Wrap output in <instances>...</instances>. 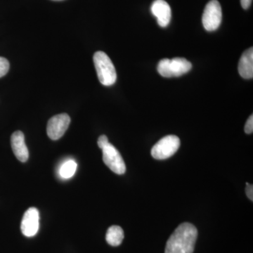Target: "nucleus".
<instances>
[{
  "label": "nucleus",
  "mask_w": 253,
  "mask_h": 253,
  "mask_svg": "<svg viewBox=\"0 0 253 253\" xmlns=\"http://www.w3.org/2000/svg\"><path fill=\"white\" fill-rule=\"evenodd\" d=\"M198 230L190 223H183L168 239L165 253H193L197 239Z\"/></svg>",
  "instance_id": "obj_1"
},
{
  "label": "nucleus",
  "mask_w": 253,
  "mask_h": 253,
  "mask_svg": "<svg viewBox=\"0 0 253 253\" xmlns=\"http://www.w3.org/2000/svg\"><path fill=\"white\" fill-rule=\"evenodd\" d=\"M93 60L100 83L104 86L114 84L117 80V73L109 56L99 51L95 53Z\"/></svg>",
  "instance_id": "obj_2"
},
{
  "label": "nucleus",
  "mask_w": 253,
  "mask_h": 253,
  "mask_svg": "<svg viewBox=\"0 0 253 253\" xmlns=\"http://www.w3.org/2000/svg\"><path fill=\"white\" fill-rule=\"evenodd\" d=\"M192 64L184 58L161 60L158 64V72L165 78L179 77L191 71Z\"/></svg>",
  "instance_id": "obj_3"
},
{
  "label": "nucleus",
  "mask_w": 253,
  "mask_h": 253,
  "mask_svg": "<svg viewBox=\"0 0 253 253\" xmlns=\"http://www.w3.org/2000/svg\"><path fill=\"white\" fill-rule=\"evenodd\" d=\"M180 146V139L175 135H168L158 141L151 149V155L156 160H165L175 154Z\"/></svg>",
  "instance_id": "obj_4"
},
{
  "label": "nucleus",
  "mask_w": 253,
  "mask_h": 253,
  "mask_svg": "<svg viewBox=\"0 0 253 253\" xmlns=\"http://www.w3.org/2000/svg\"><path fill=\"white\" fill-rule=\"evenodd\" d=\"M222 19L221 5L217 0H211L208 3L203 14L202 23L206 31H214L220 26Z\"/></svg>",
  "instance_id": "obj_5"
},
{
  "label": "nucleus",
  "mask_w": 253,
  "mask_h": 253,
  "mask_svg": "<svg viewBox=\"0 0 253 253\" xmlns=\"http://www.w3.org/2000/svg\"><path fill=\"white\" fill-rule=\"evenodd\" d=\"M103 161L105 164L118 174H123L126 171V163L119 151L112 144H106L103 148Z\"/></svg>",
  "instance_id": "obj_6"
},
{
  "label": "nucleus",
  "mask_w": 253,
  "mask_h": 253,
  "mask_svg": "<svg viewBox=\"0 0 253 253\" xmlns=\"http://www.w3.org/2000/svg\"><path fill=\"white\" fill-rule=\"evenodd\" d=\"M71 123V118L66 113L56 115L51 118L46 126V132L50 139L58 140L62 137Z\"/></svg>",
  "instance_id": "obj_7"
},
{
  "label": "nucleus",
  "mask_w": 253,
  "mask_h": 253,
  "mask_svg": "<svg viewBox=\"0 0 253 253\" xmlns=\"http://www.w3.org/2000/svg\"><path fill=\"white\" fill-rule=\"evenodd\" d=\"M40 226V214L38 209L31 208L25 212L21 229L23 234L27 237H33L36 235Z\"/></svg>",
  "instance_id": "obj_8"
},
{
  "label": "nucleus",
  "mask_w": 253,
  "mask_h": 253,
  "mask_svg": "<svg viewBox=\"0 0 253 253\" xmlns=\"http://www.w3.org/2000/svg\"><path fill=\"white\" fill-rule=\"evenodd\" d=\"M151 11L153 15L157 18L158 25L161 27H167L172 17V11L167 1L156 0L151 5Z\"/></svg>",
  "instance_id": "obj_9"
},
{
  "label": "nucleus",
  "mask_w": 253,
  "mask_h": 253,
  "mask_svg": "<svg viewBox=\"0 0 253 253\" xmlns=\"http://www.w3.org/2000/svg\"><path fill=\"white\" fill-rule=\"evenodd\" d=\"M11 144L13 152L18 161L22 163L26 162L29 157V153L25 142V136L22 131H15L11 135Z\"/></svg>",
  "instance_id": "obj_10"
},
{
  "label": "nucleus",
  "mask_w": 253,
  "mask_h": 253,
  "mask_svg": "<svg viewBox=\"0 0 253 253\" xmlns=\"http://www.w3.org/2000/svg\"><path fill=\"white\" fill-rule=\"evenodd\" d=\"M239 72L245 79H252L253 77V49L246 50L241 56L239 63Z\"/></svg>",
  "instance_id": "obj_11"
},
{
  "label": "nucleus",
  "mask_w": 253,
  "mask_h": 253,
  "mask_svg": "<svg viewBox=\"0 0 253 253\" xmlns=\"http://www.w3.org/2000/svg\"><path fill=\"white\" fill-rule=\"evenodd\" d=\"M123 239L124 232L121 226L114 225L109 228L106 235L108 244L112 246H118L122 244Z\"/></svg>",
  "instance_id": "obj_12"
},
{
  "label": "nucleus",
  "mask_w": 253,
  "mask_h": 253,
  "mask_svg": "<svg viewBox=\"0 0 253 253\" xmlns=\"http://www.w3.org/2000/svg\"><path fill=\"white\" fill-rule=\"evenodd\" d=\"M76 169H77V163L75 162L73 160H69L63 163L62 166L60 168V176L63 179H70L74 175Z\"/></svg>",
  "instance_id": "obj_13"
},
{
  "label": "nucleus",
  "mask_w": 253,
  "mask_h": 253,
  "mask_svg": "<svg viewBox=\"0 0 253 253\" xmlns=\"http://www.w3.org/2000/svg\"><path fill=\"white\" fill-rule=\"evenodd\" d=\"M10 67L9 62L7 59L0 56V78L4 77L7 74Z\"/></svg>",
  "instance_id": "obj_14"
},
{
  "label": "nucleus",
  "mask_w": 253,
  "mask_h": 253,
  "mask_svg": "<svg viewBox=\"0 0 253 253\" xmlns=\"http://www.w3.org/2000/svg\"><path fill=\"white\" fill-rule=\"evenodd\" d=\"M245 132L246 134H252L253 131V116L251 115L248 119L247 122L245 126Z\"/></svg>",
  "instance_id": "obj_15"
},
{
  "label": "nucleus",
  "mask_w": 253,
  "mask_h": 253,
  "mask_svg": "<svg viewBox=\"0 0 253 253\" xmlns=\"http://www.w3.org/2000/svg\"><path fill=\"white\" fill-rule=\"evenodd\" d=\"M97 143L100 149H102L106 144H109V139L106 135H101L99 136Z\"/></svg>",
  "instance_id": "obj_16"
},
{
  "label": "nucleus",
  "mask_w": 253,
  "mask_h": 253,
  "mask_svg": "<svg viewBox=\"0 0 253 253\" xmlns=\"http://www.w3.org/2000/svg\"><path fill=\"white\" fill-rule=\"evenodd\" d=\"M246 195H247L248 197L251 201H253V184H250L249 183H246Z\"/></svg>",
  "instance_id": "obj_17"
},
{
  "label": "nucleus",
  "mask_w": 253,
  "mask_h": 253,
  "mask_svg": "<svg viewBox=\"0 0 253 253\" xmlns=\"http://www.w3.org/2000/svg\"><path fill=\"white\" fill-rule=\"evenodd\" d=\"M253 0H241V4L244 9H248L252 4Z\"/></svg>",
  "instance_id": "obj_18"
},
{
  "label": "nucleus",
  "mask_w": 253,
  "mask_h": 253,
  "mask_svg": "<svg viewBox=\"0 0 253 253\" xmlns=\"http://www.w3.org/2000/svg\"><path fill=\"white\" fill-rule=\"evenodd\" d=\"M52 1H63V0H52Z\"/></svg>",
  "instance_id": "obj_19"
}]
</instances>
